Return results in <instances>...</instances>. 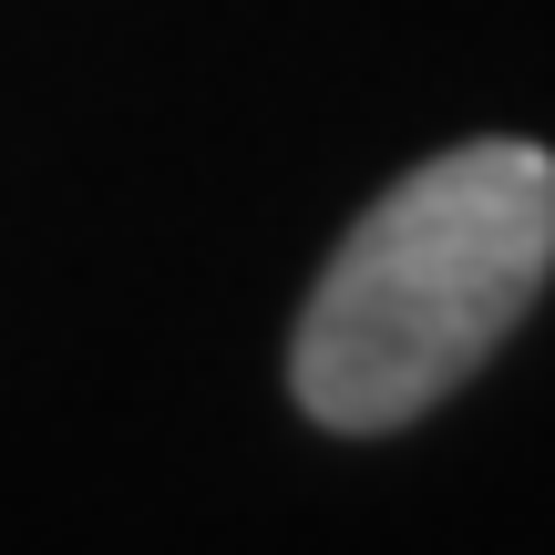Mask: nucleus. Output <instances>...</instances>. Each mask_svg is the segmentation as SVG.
Wrapping results in <instances>:
<instances>
[{
	"label": "nucleus",
	"mask_w": 555,
	"mask_h": 555,
	"mask_svg": "<svg viewBox=\"0 0 555 555\" xmlns=\"http://www.w3.org/2000/svg\"><path fill=\"white\" fill-rule=\"evenodd\" d=\"M555 278V155L474 134L350 217L288 330V391L319 433H401L504 350Z\"/></svg>",
	"instance_id": "f257e3e1"
}]
</instances>
